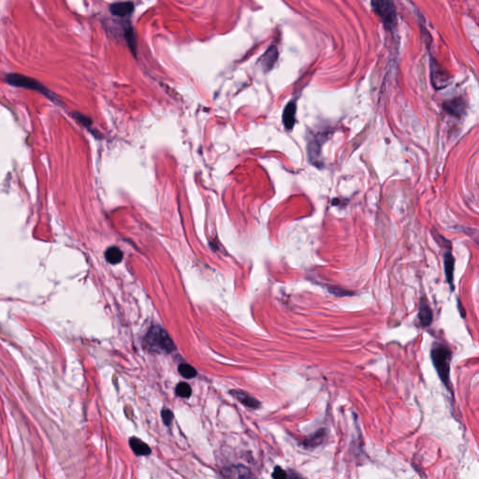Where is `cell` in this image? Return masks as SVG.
I'll return each mask as SVG.
<instances>
[{
  "mask_svg": "<svg viewBox=\"0 0 479 479\" xmlns=\"http://www.w3.org/2000/svg\"><path fill=\"white\" fill-rule=\"evenodd\" d=\"M129 444L132 448L134 453L139 456H148L151 454V449L149 445L143 443L141 439L133 437L129 440Z\"/></svg>",
  "mask_w": 479,
  "mask_h": 479,
  "instance_id": "cell-12",
  "label": "cell"
},
{
  "mask_svg": "<svg viewBox=\"0 0 479 479\" xmlns=\"http://www.w3.org/2000/svg\"><path fill=\"white\" fill-rule=\"evenodd\" d=\"M231 394H233L235 396V398H237L241 403H243L245 406L250 407V408H258L259 405H260L259 401H257V399H255V398L249 396V395H247L244 392H241V391H232Z\"/></svg>",
  "mask_w": 479,
  "mask_h": 479,
  "instance_id": "cell-13",
  "label": "cell"
},
{
  "mask_svg": "<svg viewBox=\"0 0 479 479\" xmlns=\"http://www.w3.org/2000/svg\"><path fill=\"white\" fill-rule=\"evenodd\" d=\"M5 81L9 83V85L21 87V88L31 89L40 92V94L46 96V98H49L56 104H60L61 101L54 94L52 93L49 89L43 85L41 82L36 80L33 78L27 77L26 75L18 74V73H9L7 74L5 77Z\"/></svg>",
  "mask_w": 479,
  "mask_h": 479,
  "instance_id": "cell-2",
  "label": "cell"
},
{
  "mask_svg": "<svg viewBox=\"0 0 479 479\" xmlns=\"http://www.w3.org/2000/svg\"><path fill=\"white\" fill-rule=\"evenodd\" d=\"M179 370V373H181L182 376H184L185 378H193L195 377L197 375V371L195 369L191 366V365H188V364L183 363L181 364L178 368Z\"/></svg>",
  "mask_w": 479,
  "mask_h": 479,
  "instance_id": "cell-16",
  "label": "cell"
},
{
  "mask_svg": "<svg viewBox=\"0 0 479 479\" xmlns=\"http://www.w3.org/2000/svg\"><path fill=\"white\" fill-rule=\"evenodd\" d=\"M417 319L419 322V325L423 328L429 327L433 323V320H434L433 311L425 298H422L419 302Z\"/></svg>",
  "mask_w": 479,
  "mask_h": 479,
  "instance_id": "cell-5",
  "label": "cell"
},
{
  "mask_svg": "<svg viewBox=\"0 0 479 479\" xmlns=\"http://www.w3.org/2000/svg\"><path fill=\"white\" fill-rule=\"evenodd\" d=\"M226 474L230 479H255L253 474L246 467L241 465L231 466L227 469Z\"/></svg>",
  "mask_w": 479,
  "mask_h": 479,
  "instance_id": "cell-9",
  "label": "cell"
},
{
  "mask_svg": "<svg viewBox=\"0 0 479 479\" xmlns=\"http://www.w3.org/2000/svg\"><path fill=\"white\" fill-rule=\"evenodd\" d=\"M278 58V51L275 46H271L260 59L262 68L265 71H270L275 66Z\"/></svg>",
  "mask_w": 479,
  "mask_h": 479,
  "instance_id": "cell-10",
  "label": "cell"
},
{
  "mask_svg": "<svg viewBox=\"0 0 479 479\" xmlns=\"http://www.w3.org/2000/svg\"><path fill=\"white\" fill-rule=\"evenodd\" d=\"M431 358L437 374L444 386L450 387V365L452 359L451 349L442 343L435 342L431 349Z\"/></svg>",
  "mask_w": 479,
  "mask_h": 479,
  "instance_id": "cell-1",
  "label": "cell"
},
{
  "mask_svg": "<svg viewBox=\"0 0 479 479\" xmlns=\"http://www.w3.org/2000/svg\"><path fill=\"white\" fill-rule=\"evenodd\" d=\"M105 257H106L107 261L110 262L111 264H118L119 262L122 261L123 259V253L120 249L118 247H116V246H113V247H110L109 249H107L106 253H105Z\"/></svg>",
  "mask_w": 479,
  "mask_h": 479,
  "instance_id": "cell-15",
  "label": "cell"
},
{
  "mask_svg": "<svg viewBox=\"0 0 479 479\" xmlns=\"http://www.w3.org/2000/svg\"><path fill=\"white\" fill-rule=\"evenodd\" d=\"M373 11L381 18L384 25L389 28H392L396 25V9L394 4L391 1H374L372 2Z\"/></svg>",
  "mask_w": 479,
  "mask_h": 479,
  "instance_id": "cell-4",
  "label": "cell"
},
{
  "mask_svg": "<svg viewBox=\"0 0 479 479\" xmlns=\"http://www.w3.org/2000/svg\"><path fill=\"white\" fill-rule=\"evenodd\" d=\"M444 274L447 283L450 285L451 290L454 289L453 285V277H454V265H455V258L453 257L451 250H447L444 255Z\"/></svg>",
  "mask_w": 479,
  "mask_h": 479,
  "instance_id": "cell-7",
  "label": "cell"
},
{
  "mask_svg": "<svg viewBox=\"0 0 479 479\" xmlns=\"http://www.w3.org/2000/svg\"><path fill=\"white\" fill-rule=\"evenodd\" d=\"M274 479H287V474L281 467L276 466L273 473Z\"/></svg>",
  "mask_w": 479,
  "mask_h": 479,
  "instance_id": "cell-19",
  "label": "cell"
},
{
  "mask_svg": "<svg viewBox=\"0 0 479 479\" xmlns=\"http://www.w3.org/2000/svg\"><path fill=\"white\" fill-rule=\"evenodd\" d=\"M432 80L436 88H444L448 84L449 77L441 68L435 65V67H432Z\"/></svg>",
  "mask_w": 479,
  "mask_h": 479,
  "instance_id": "cell-8",
  "label": "cell"
},
{
  "mask_svg": "<svg viewBox=\"0 0 479 479\" xmlns=\"http://www.w3.org/2000/svg\"><path fill=\"white\" fill-rule=\"evenodd\" d=\"M110 10L113 15L124 18L129 16L133 12L134 4L132 2H118L111 5Z\"/></svg>",
  "mask_w": 479,
  "mask_h": 479,
  "instance_id": "cell-6",
  "label": "cell"
},
{
  "mask_svg": "<svg viewBox=\"0 0 479 479\" xmlns=\"http://www.w3.org/2000/svg\"><path fill=\"white\" fill-rule=\"evenodd\" d=\"M192 393L190 386L187 383H180L176 387V394L181 398H188Z\"/></svg>",
  "mask_w": 479,
  "mask_h": 479,
  "instance_id": "cell-17",
  "label": "cell"
},
{
  "mask_svg": "<svg viewBox=\"0 0 479 479\" xmlns=\"http://www.w3.org/2000/svg\"><path fill=\"white\" fill-rule=\"evenodd\" d=\"M444 109L453 116H461L464 112V104L462 99L457 98L451 101H448L446 104H444Z\"/></svg>",
  "mask_w": 479,
  "mask_h": 479,
  "instance_id": "cell-14",
  "label": "cell"
},
{
  "mask_svg": "<svg viewBox=\"0 0 479 479\" xmlns=\"http://www.w3.org/2000/svg\"><path fill=\"white\" fill-rule=\"evenodd\" d=\"M287 479H300V476H298L297 474L295 473H291L289 476H287Z\"/></svg>",
  "mask_w": 479,
  "mask_h": 479,
  "instance_id": "cell-21",
  "label": "cell"
},
{
  "mask_svg": "<svg viewBox=\"0 0 479 479\" xmlns=\"http://www.w3.org/2000/svg\"><path fill=\"white\" fill-rule=\"evenodd\" d=\"M161 416H162L164 423L166 425H169L170 422H171V420H172V417H173L172 413L169 410H163L162 413H161Z\"/></svg>",
  "mask_w": 479,
  "mask_h": 479,
  "instance_id": "cell-20",
  "label": "cell"
},
{
  "mask_svg": "<svg viewBox=\"0 0 479 479\" xmlns=\"http://www.w3.org/2000/svg\"><path fill=\"white\" fill-rule=\"evenodd\" d=\"M296 122V104L289 102L284 108L283 114V123L286 129H292Z\"/></svg>",
  "mask_w": 479,
  "mask_h": 479,
  "instance_id": "cell-11",
  "label": "cell"
},
{
  "mask_svg": "<svg viewBox=\"0 0 479 479\" xmlns=\"http://www.w3.org/2000/svg\"><path fill=\"white\" fill-rule=\"evenodd\" d=\"M146 341L149 346L154 350L170 352L174 349L173 343L171 342L168 334L160 328H153L149 331Z\"/></svg>",
  "mask_w": 479,
  "mask_h": 479,
  "instance_id": "cell-3",
  "label": "cell"
},
{
  "mask_svg": "<svg viewBox=\"0 0 479 479\" xmlns=\"http://www.w3.org/2000/svg\"><path fill=\"white\" fill-rule=\"evenodd\" d=\"M72 116H73V118H74V119H75L77 122H79L80 124H82V125H83V126H85V127H89V126L92 124V121H91V119L88 118V117H86L85 116H83V115H81V114H79V113H73V114H72Z\"/></svg>",
  "mask_w": 479,
  "mask_h": 479,
  "instance_id": "cell-18",
  "label": "cell"
}]
</instances>
